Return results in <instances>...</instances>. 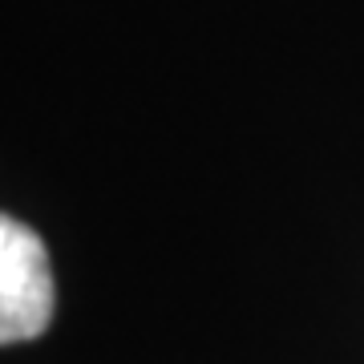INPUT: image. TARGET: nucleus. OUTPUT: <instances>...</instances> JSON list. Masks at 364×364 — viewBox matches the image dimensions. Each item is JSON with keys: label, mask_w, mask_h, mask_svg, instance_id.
Returning a JSON list of instances; mask_svg holds the SVG:
<instances>
[{"label": "nucleus", "mask_w": 364, "mask_h": 364, "mask_svg": "<svg viewBox=\"0 0 364 364\" xmlns=\"http://www.w3.org/2000/svg\"><path fill=\"white\" fill-rule=\"evenodd\" d=\"M53 304L57 291L41 235L0 210V344L45 336Z\"/></svg>", "instance_id": "nucleus-1"}]
</instances>
